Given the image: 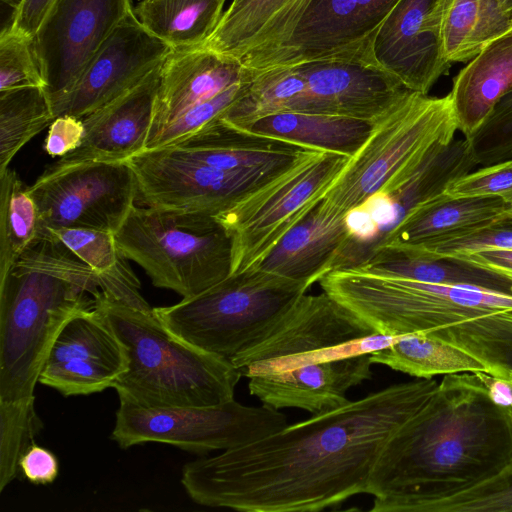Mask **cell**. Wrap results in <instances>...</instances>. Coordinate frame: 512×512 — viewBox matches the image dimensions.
Returning <instances> with one entry per match:
<instances>
[{
    "label": "cell",
    "mask_w": 512,
    "mask_h": 512,
    "mask_svg": "<svg viewBox=\"0 0 512 512\" xmlns=\"http://www.w3.org/2000/svg\"><path fill=\"white\" fill-rule=\"evenodd\" d=\"M432 378L393 384L253 442L183 466L197 504L245 512H316L366 493L394 432L434 394Z\"/></svg>",
    "instance_id": "obj_1"
},
{
    "label": "cell",
    "mask_w": 512,
    "mask_h": 512,
    "mask_svg": "<svg viewBox=\"0 0 512 512\" xmlns=\"http://www.w3.org/2000/svg\"><path fill=\"white\" fill-rule=\"evenodd\" d=\"M512 469V408L476 373L444 375L390 437L372 470L373 512H433L443 500Z\"/></svg>",
    "instance_id": "obj_2"
},
{
    "label": "cell",
    "mask_w": 512,
    "mask_h": 512,
    "mask_svg": "<svg viewBox=\"0 0 512 512\" xmlns=\"http://www.w3.org/2000/svg\"><path fill=\"white\" fill-rule=\"evenodd\" d=\"M323 292L378 333H420L461 349L512 381V294L468 283H430L355 267L326 273Z\"/></svg>",
    "instance_id": "obj_3"
},
{
    "label": "cell",
    "mask_w": 512,
    "mask_h": 512,
    "mask_svg": "<svg viewBox=\"0 0 512 512\" xmlns=\"http://www.w3.org/2000/svg\"><path fill=\"white\" fill-rule=\"evenodd\" d=\"M101 292L131 304L140 285L97 272L51 235L25 250L0 281V401L34 397L55 337Z\"/></svg>",
    "instance_id": "obj_4"
},
{
    "label": "cell",
    "mask_w": 512,
    "mask_h": 512,
    "mask_svg": "<svg viewBox=\"0 0 512 512\" xmlns=\"http://www.w3.org/2000/svg\"><path fill=\"white\" fill-rule=\"evenodd\" d=\"M95 307L121 342L126 370L112 388L119 400L149 408L209 406L234 399L241 373L223 357L170 332L153 309L141 310L101 292Z\"/></svg>",
    "instance_id": "obj_5"
},
{
    "label": "cell",
    "mask_w": 512,
    "mask_h": 512,
    "mask_svg": "<svg viewBox=\"0 0 512 512\" xmlns=\"http://www.w3.org/2000/svg\"><path fill=\"white\" fill-rule=\"evenodd\" d=\"M457 130L450 94L431 97L411 91L375 123L323 195L320 208L346 218L371 198L396 191L448 148Z\"/></svg>",
    "instance_id": "obj_6"
},
{
    "label": "cell",
    "mask_w": 512,
    "mask_h": 512,
    "mask_svg": "<svg viewBox=\"0 0 512 512\" xmlns=\"http://www.w3.org/2000/svg\"><path fill=\"white\" fill-rule=\"evenodd\" d=\"M310 287L305 281L250 268L153 311L181 340L231 360L261 340Z\"/></svg>",
    "instance_id": "obj_7"
},
{
    "label": "cell",
    "mask_w": 512,
    "mask_h": 512,
    "mask_svg": "<svg viewBox=\"0 0 512 512\" xmlns=\"http://www.w3.org/2000/svg\"><path fill=\"white\" fill-rule=\"evenodd\" d=\"M122 253L155 287L189 298L231 274L232 240L211 215L134 206L115 232Z\"/></svg>",
    "instance_id": "obj_8"
},
{
    "label": "cell",
    "mask_w": 512,
    "mask_h": 512,
    "mask_svg": "<svg viewBox=\"0 0 512 512\" xmlns=\"http://www.w3.org/2000/svg\"><path fill=\"white\" fill-rule=\"evenodd\" d=\"M350 157L312 150L215 218L232 240L231 274L258 265L322 199Z\"/></svg>",
    "instance_id": "obj_9"
},
{
    "label": "cell",
    "mask_w": 512,
    "mask_h": 512,
    "mask_svg": "<svg viewBox=\"0 0 512 512\" xmlns=\"http://www.w3.org/2000/svg\"><path fill=\"white\" fill-rule=\"evenodd\" d=\"M377 333L349 308L322 292L301 296L256 344L230 361L242 376H270L329 360L371 354Z\"/></svg>",
    "instance_id": "obj_10"
},
{
    "label": "cell",
    "mask_w": 512,
    "mask_h": 512,
    "mask_svg": "<svg viewBox=\"0 0 512 512\" xmlns=\"http://www.w3.org/2000/svg\"><path fill=\"white\" fill-rule=\"evenodd\" d=\"M286 425L279 410L246 406L234 399L209 406L159 408L119 400L111 438L122 449L157 442L206 454L253 442Z\"/></svg>",
    "instance_id": "obj_11"
},
{
    "label": "cell",
    "mask_w": 512,
    "mask_h": 512,
    "mask_svg": "<svg viewBox=\"0 0 512 512\" xmlns=\"http://www.w3.org/2000/svg\"><path fill=\"white\" fill-rule=\"evenodd\" d=\"M42 229L90 228L116 232L139 196L127 161L51 164L28 186Z\"/></svg>",
    "instance_id": "obj_12"
},
{
    "label": "cell",
    "mask_w": 512,
    "mask_h": 512,
    "mask_svg": "<svg viewBox=\"0 0 512 512\" xmlns=\"http://www.w3.org/2000/svg\"><path fill=\"white\" fill-rule=\"evenodd\" d=\"M127 162L137 178L138 199L146 206L211 216L230 209L289 168L223 170L170 146L144 150Z\"/></svg>",
    "instance_id": "obj_13"
},
{
    "label": "cell",
    "mask_w": 512,
    "mask_h": 512,
    "mask_svg": "<svg viewBox=\"0 0 512 512\" xmlns=\"http://www.w3.org/2000/svg\"><path fill=\"white\" fill-rule=\"evenodd\" d=\"M134 13L132 0H55L33 37L50 104L65 95L115 28Z\"/></svg>",
    "instance_id": "obj_14"
},
{
    "label": "cell",
    "mask_w": 512,
    "mask_h": 512,
    "mask_svg": "<svg viewBox=\"0 0 512 512\" xmlns=\"http://www.w3.org/2000/svg\"><path fill=\"white\" fill-rule=\"evenodd\" d=\"M398 1L316 0L289 38L248 70L335 57L371 58L372 39Z\"/></svg>",
    "instance_id": "obj_15"
},
{
    "label": "cell",
    "mask_w": 512,
    "mask_h": 512,
    "mask_svg": "<svg viewBox=\"0 0 512 512\" xmlns=\"http://www.w3.org/2000/svg\"><path fill=\"white\" fill-rule=\"evenodd\" d=\"M171 51L134 12L106 39L74 86L51 103L54 117L83 118L103 107L142 82Z\"/></svg>",
    "instance_id": "obj_16"
},
{
    "label": "cell",
    "mask_w": 512,
    "mask_h": 512,
    "mask_svg": "<svg viewBox=\"0 0 512 512\" xmlns=\"http://www.w3.org/2000/svg\"><path fill=\"white\" fill-rule=\"evenodd\" d=\"M126 364L121 342L94 305L75 314L61 328L38 382L64 396L89 395L112 387Z\"/></svg>",
    "instance_id": "obj_17"
},
{
    "label": "cell",
    "mask_w": 512,
    "mask_h": 512,
    "mask_svg": "<svg viewBox=\"0 0 512 512\" xmlns=\"http://www.w3.org/2000/svg\"><path fill=\"white\" fill-rule=\"evenodd\" d=\"M292 67L306 82L299 112L377 122L411 92L367 56L325 58Z\"/></svg>",
    "instance_id": "obj_18"
},
{
    "label": "cell",
    "mask_w": 512,
    "mask_h": 512,
    "mask_svg": "<svg viewBox=\"0 0 512 512\" xmlns=\"http://www.w3.org/2000/svg\"><path fill=\"white\" fill-rule=\"evenodd\" d=\"M435 0H399L374 35L370 56L408 90L428 94L450 64L432 10Z\"/></svg>",
    "instance_id": "obj_19"
},
{
    "label": "cell",
    "mask_w": 512,
    "mask_h": 512,
    "mask_svg": "<svg viewBox=\"0 0 512 512\" xmlns=\"http://www.w3.org/2000/svg\"><path fill=\"white\" fill-rule=\"evenodd\" d=\"M161 65L134 88L83 117L80 145L53 164L127 161L144 151L154 118Z\"/></svg>",
    "instance_id": "obj_20"
},
{
    "label": "cell",
    "mask_w": 512,
    "mask_h": 512,
    "mask_svg": "<svg viewBox=\"0 0 512 512\" xmlns=\"http://www.w3.org/2000/svg\"><path fill=\"white\" fill-rule=\"evenodd\" d=\"M372 364L370 354L312 363L249 378L248 388L262 405L299 408L315 415L347 404L348 390L372 378Z\"/></svg>",
    "instance_id": "obj_21"
},
{
    "label": "cell",
    "mask_w": 512,
    "mask_h": 512,
    "mask_svg": "<svg viewBox=\"0 0 512 512\" xmlns=\"http://www.w3.org/2000/svg\"><path fill=\"white\" fill-rule=\"evenodd\" d=\"M316 0H232L198 48L235 58L250 68L280 47Z\"/></svg>",
    "instance_id": "obj_22"
},
{
    "label": "cell",
    "mask_w": 512,
    "mask_h": 512,
    "mask_svg": "<svg viewBox=\"0 0 512 512\" xmlns=\"http://www.w3.org/2000/svg\"><path fill=\"white\" fill-rule=\"evenodd\" d=\"M250 74L239 60L232 57L202 48L172 50L161 65L160 85L147 142L189 108Z\"/></svg>",
    "instance_id": "obj_23"
},
{
    "label": "cell",
    "mask_w": 512,
    "mask_h": 512,
    "mask_svg": "<svg viewBox=\"0 0 512 512\" xmlns=\"http://www.w3.org/2000/svg\"><path fill=\"white\" fill-rule=\"evenodd\" d=\"M509 219L512 203L499 197L452 199L443 194L410 210L371 253L382 247L401 249L450 241Z\"/></svg>",
    "instance_id": "obj_24"
},
{
    "label": "cell",
    "mask_w": 512,
    "mask_h": 512,
    "mask_svg": "<svg viewBox=\"0 0 512 512\" xmlns=\"http://www.w3.org/2000/svg\"><path fill=\"white\" fill-rule=\"evenodd\" d=\"M349 238L346 218L326 213L318 203L253 268L312 285L334 269Z\"/></svg>",
    "instance_id": "obj_25"
},
{
    "label": "cell",
    "mask_w": 512,
    "mask_h": 512,
    "mask_svg": "<svg viewBox=\"0 0 512 512\" xmlns=\"http://www.w3.org/2000/svg\"><path fill=\"white\" fill-rule=\"evenodd\" d=\"M170 147L223 170L286 169L313 150L240 131L219 118Z\"/></svg>",
    "instance_id": "obj_26"
},
{
    "label": "cell",
    "mask_w": 512,
    "mask_h": 512,
    "mask_svg": "<svg viewBox=\"0 0 512 512\" xmlns=\"http://www.w3.org/2000/svg\"><path fill=\"white\" fill-rule=\"evenodd\" d=\"M512 89V28L467 62L453 78L450 97L460 130L469 138Z\"/></svg>",
    "instance_id": "obj_27"
},
{
    "label": "cell",
    "mask_w": 512,
    "mask_h": 512,
    "mask_svg": "<svg viewBox=\"0 0 512 512\" xmlns=\"http://www.w3.org/2000/svg\"><path fill=\"white\" fill-rule=\"evenodd\" d=\"M375 123L338 115L290 111L263 116L234 128L308 149L352 157L367 141Z\"/></svg>",
    "instance_id": "obj_28"
},
{
    "label": "cell",
    "mask_w": 512,
    "mask_h": 512,
    "mask_svg": "<svg viewBox=\"0 0 512 512\" xmlns=\"http://www.w3.org/2000/svg\"><path fill=\"white\" fill-rule=\"evenodd\" d=\"M444 59L468 62L512 28L505 0H435L432 10Z\"/></svg>",
    "instance_id": "obj_29"
},
{
    "label": "cell",
    "mask_w": 512,
    "mask_h": 512,
    "mask_svg": "<svg viewBox=\"0 0 512 512\" xmlns=\"http://www.w3.org/2000/svg\"><path fill=\"white\" fill-rule=\"evenodd\" d=\"M226 0H139L134 12L143 27L172 50L200 47L213 33Z\"/></svg>",
    "instance_id": "obj_30"
},
{
    "label": "cell",
    "mask_w": 512,
    "mask_h": 512,
    "mask_svg": "<svg viewBox=\"0 0 512 512\" xmlns=\"http://www.w3.org/2000/svg\"><path fill=\"white\" fill-rule=\"evenodd\" d=\"M370 359L373 364L417 378L479 372L492 375L490 368L476 357L420 333L399 336L392 344L370 354Z\"/></svg>",
    "instance_id": "obj_31"
},
{
    "label": "cell",
    "mask_w": 512,
    "mask_h": 512,
    "mask_svg": "<svg viewBox=\"0 0 512 512\" xmlns=\"http://www.w3.org/2000/svg\"><path fill=\"white\" fill-rule=\"evenodd\" d=\"M251 72L253 77L245 91L221 114V121L235 127L275 113L300 111L306 82L294 67Z\"/></svg>",
    "instance_id": "obj_32"
},
{
    "label": "cell",
    "mask_w": 512,
    "mask_h": 512,
    "mask_svg": "<svg viewBox=\"0 0 512 512\" xmlns=\"http://www.w3.org/2000/svg\"><path fill=\"white\" fill-rule=\"evenodd\" d=\"M42 229L36 202L18 174L8 168L0 175V281Z\"/></svg>",
    "instance_id": "obj_33"
},
{
    "label": "cell",
    "mask_w": 512,
    "mask_h": 512,
    "mask_svg": "<svg viewBox=\"0 0 512 512\" xmlns=\"http://www.w3.org/2000/svg\"><path fill=\"white\" fill-rule=\"evenodd\" d=\"M55 117L42 87L0 92V175L19 150L49 127Z\"/></svg>",
    "instance_id": "obj_34"
},
{
    "label": "cell",
    "mask_w": 512,
    "mask_h": 512,
    "mask_svg": "<svg viewBox=\"0 0 512 512\" xmlns=\"http://www.w3.org/2000/svg\"><path fill=\"white\" fill-rule=\"evenodd\" d=\"M355 268L367 273L402 277L430 283H468L503 291L506 280L486 274L480 276V270H456L444 265V260L418 259L404 255L391 248L375 249L369 257ZM508 282V281H506ZM488 287V288H489ZM505 292V291H504Z\"/></svg>",
    "instance_id": "obj_35"
},
{
    "label": "cell",
    "mask_w": 512,
    "mask_h": 512,
    "mask_svg": "<svg viewBox=\"0 0 512 512\" xmlns=\"http://www.w3.org/2000/svg\"><path fill=\"white\" fill-rule=\"evenodd\" d=\"M34 400L0 401L1 492L19 475V460L43 427Z\"/></svg>",
    "instance_id": "obj_36"
},
{
    "label": "cell",
    "mask_w": 512,
    "mask_h": 512,
    "mask_svg": "<svg viewBox=\"0 0 512 512\" xmlns=\"http://www.w3.org/2000/svg\"><path fill=\"white\" fill-rule=\"evenodd\" d=\"M61 241L72 253L97 272L125 280L138 278L122 255L115 233L90 228L41 229Z\"/></svg>",
    "instance_id": "obj_37"
},
{
    "label": "cell",
    "mask_w": 512,
    "mask_h": 512,
    "mask_svg": "<svg viewBox=\"0 0 512 512\" xmlns=\"http://www.w3.org/2000/svg\"><path fill=\"white\" fill-rule=\"evenodd\" d=\"M23 87L45 88V82L33 37L8 24L0 33V92Z\"/></svg>",
    "instance_id": "obj_38"
},
{
    "label": "cell",
    "mask_w": 512,
    "mask_h": 512,
    "mask_svg": "<svg viewBox=\"0 0 512 512\" xmlns=\"http://www.w3.org/2000/svg\"><path fill=\"white\" fill-rule=\"evenodd\" d=\"M466 139L476 165L484 167L512 159V89L499 99L482 124Z\"/></svg>",
    "instance_id": "obj_39"
},
{
    "label": "cell",
    "mask_w": 512,
    "mask_h": 512,
    "mask_svg": "<svg viewBox=\"0 0 512 512\" xmlns=\"http://www.w3.org/2000/svg\"><path fill=\"white\" fill-rule=\"evenodd\" d=\"M252 77L251 72L246 79L186 110L151 138L147 142L145 150L173 145L218 119L242 95Z\"/></svg>",
    "instance_id": "obj_40"
},
{
    "label": "cell",
    "mask_w": 512,
    "mask_h": 512,
    "mask_svg": "<svg viewBox=\"0 0 512 512\" xmlns=\"http://www.w3.org/2000/svg\"><path fill=\"white\" fill-rule=\"evenodd\" d=\"M492 248H512V219L450 241L428 246L391 249L413 258L446 261L458 254Z\"/></svg>",
    "instance_id": "obj_41"
},
{
    "label": "cell",
    "mask_w": 512,
    "mask_h": 512,
    "mask_svg": "<svg viewBox=\"0 0 512 512\" xmlns=\"http://www.w3.org/2000/svg\"><path fill=\"white\" fill-rule=\"evenodd\" d=\"M444 194L452 199L499 197L512 203V159L465 174L452 182Z\"/></svg>",
    "instance_id": "obj_42"
},
{
    "label": "cell",
    "mask_w": 512,
    "mask_h": 512,
    "mask_svg": "<svg viewBox=\"0 0 512 512\" xmlns=\"http://www.w3.org/2000/svg\"><path fill=\"white\" fill-rule=\"evenodd\" d=\"M438 512H512V469L496 480L452 496L437 507Z\"/></svg>",
    "instance_id": "obj_43"
},
{
    "label": "cell",
    "mask_w": 512,
    "mask_h": 512,
    "mask_svg": "<svg viewBox=\"0 0 512 512\" xmlns=\"http://www.w3.org/2000/svg\"><path fill=\"white\" fill-rule=\"evenodd\" d=\"M84 135L82 118L62 115L50 124L44 141V150L51 157H62L75 150Z\"/></svg>",
    "instance_id": "obj_44"
},
{
    "label": "cell",
    "mask_w": 512,
    "mask_h": 512,
    "mask_svg": "<svg viewBox=\"0 0 512 512\" xmlns=\"http://www.w3.org/2000/svg\"><path fill=\"white\" fill-rule=\"evenodd\" d=\"M446 261L464 264L512 283V248H492L463 253Z\"/></svg>",
    "instance_id": "obj_45"
},
{
    "label": "cell",
    "mask_w": 512,
    "mask_h": 512,
    "mask_svg": "<svg viewBox=\"0 0 512 512\" xmlns=\"http://www.w3.org/2000/svg\"><path fill=\"white\" fill-rule=\"evenodd\" d=\"M20 473L33 484H49L58 476L57 457L48 449L33 443L19 460Z\"/></svg>",
    "instance_id": "obj_46"
},
{
    "label": "cell",
    "mask_w": 512,
    "mask_h": 512,
    "mask_svg": "<svg viewBox=\"0 0 512 512\" xmlns=\"http://www.w3.org/2000/svg\"><path fill=\"white\" fill-rule=\"evenodd\" d=\"M55 0H19L9 24L21 33L34 37Z\"/></svg>",
    "instance_id": "obj_47"
},
{
    "label": "cell",
    "mask_w": 512,
    "mask_h": 512,
    "mask_svg": "<svg viewBox=\"0 0 512 512\" xmlns=\"http://www.w3.org/2000/svg\"><path fill=\"white\" fill-rule=\"evenodd\" d=\"M487 387L491 400L497 405L512 408V381L490 374L476 373Z\"/></svg>",
    "instance_id": "obj_48"
},
{
    "label": "cell",
    "mask_w": 512,
    "mask_h": 512,
    "mask_svg": "<svg viewBox=\"0 0 512 512\" xmlns=\"http://www.w3.org/2000/svg\"><path fill=\"white\" fill-rule=\"evenodd\" d=\"M235 1V0H234Z\"/></svg>",
    "instance_id": "obj_49"
}]
</instances>
